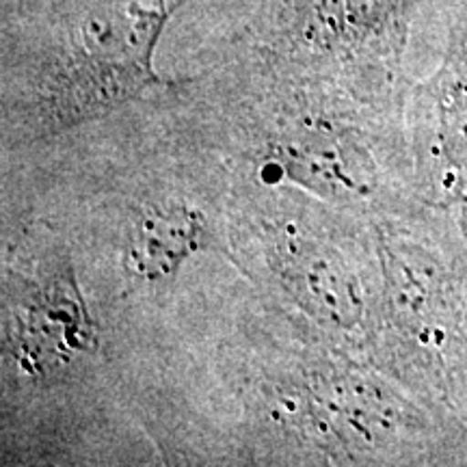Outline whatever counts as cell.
Instances as JSON below:
<instances>
[{
  "label": "cell",
  "instance_id": "obj_7",
  "mask_svg": "<svg viewBox=\"0 0 467 467\" xmlns=\"http://www.w3.org/2000/svg\"><path fill=\"white\" fill-rule=\"evenodd\" d=\"M265 165L325 200H348L368 189L359 145L325 119H299L279 130L265 145Z\"/></svg>",
  "mask_w": 467,
  "mask_h": 467
},
{
  "label": "cell",
  "instance_id": "obj_3",
  "mask_svg": "<svg viewBox=\"0 0 467 467\" xmlns=\"http://www.w3.org/2000/svg\"><path fill=\"white\" fill-rule=\"evenodd\" d=\"M275 407L285 424L299 426L320 451L337 459L372 448L392 424V411L375 385L331 361L303 370L288 392H279Z\"/></svg>",
  "mask_w": 467,
  "mask_h": 467
},
{
  "label": "cell",
  "instance_id": "obj_1",
  "mask_svg": "<svg viewBox=\"0 0 467 467\" xmlns=\"http://www.w3.org/2000/svg\"><path fill=\"white\" fill-rule=\"evenodd\" d=\"M184 0H91L58 22L33 52L25 78L28 126L39 137L102 119L162 78L154 55Z\"/></svg>",
  "mask_w": 467,
  "mask_h": 467
},
{
  "label": "cell",
  "instance_id": "obj_6",
  "mask_svg": "<svg viewBox=\"0 0 467 467\" xmlns=\"http://www.w3.org/2000/svg\"><path fill=\"white\" fill-rule=\"evenodd\" d=\"M217 247L206 214L182 197L139 202L121 234V266L132 284H165L195 255Z\"/></svg>",
  "mask_w": 467,
  "mask_h": 467
},
{
  "label": "cell",
  "instance_id": "obj_2",
  "mask_svg": "<svg viewBox=\"0 0 467 467\" xmlns=\"http://www.w3.org/2000/svg\"><path fill=\"white\" fill-rule=\"evenodd\" d=\"M5 359L25 381L58 383L100 350V334L72 262L44 251L5 273Z\"/></svg>",
  "mask_w": 467,
  "mask_h": 467
},
{
  "label": "cell",
  "instance_id": "obj_5",
  "mask_svg": "<svg viewBox=\"0 0 467 467\" xmlns=\"http://www.w3.org/2000/svg\"><path fill=\"white\" fill-rule=\"evenodd\" d=\"M268 266L285 295L331 334H353L364 318L359 282L329 238L296 223L271 234Z\"/></svg>",
  "mask_w": 467,
  "mask_h": 467
},
{
  "label": "cell",
  "instance_id": "obj_4",
  "mask_svg": "<svg viewBox=\"0 0 467 467\" xmlns=\"http://www.w3.org/2000/svg\"><path fill=\"white\" fill-rule=\"evenodd\" d=\"M420 0H284L279 33L292 52L323 58L392 55Z\"/></svg>",
  "mask_w": 467,
  "mask_h": 467
}]
</instances>
